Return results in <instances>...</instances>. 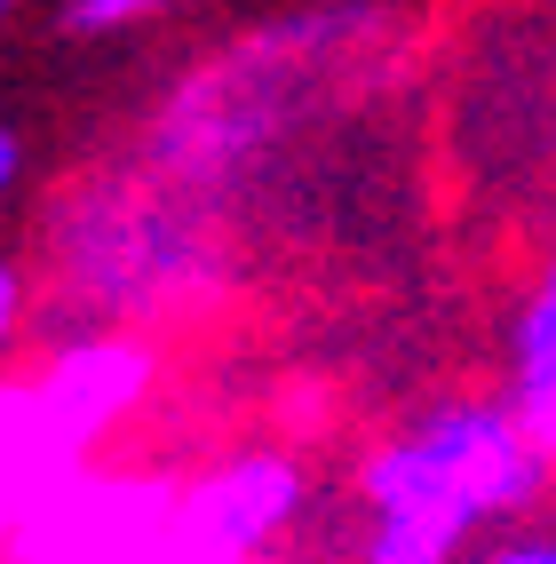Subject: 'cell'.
<instances>
[{"mask_svg":"<svg viewBox=\"0 0 556 564\" xmlns=\"http://www.w3.org/2000/svg\"><path fill=\"white\" fill-rule=\"evenodd\" d=\"M501 405L525 422V437L556 469V254L533 271V286L509 311V390Z\"/></svg>","mask_w":556,"mask_h":564,"instance_id":"5","label":"cell"},{"mask_svg":"<svg viewBox=\"0 0 556 564\" xmlns=\"http://www.w3.org/2000/svg\"><path fill=\"white\" fill-rule=\"evenodd\" d=\"M72 469H88L80 445H64V430L41 413V398H32V382L0 390V549H9L17 517L48 494V485H64Z\"/></svg>","mask_w":556,"mask_h":564,"instance_id":"6","label":"cell"},{"mask_svg":"<svg viewBox=\"0 0 556 564\" xmlns=\"http://www.w3.org/2000/svg\"><path fill=\"white\" fill-rule=\"evenodd\" d=\"M303 501H310V477H303L294 454H231V462H215L207 477L175 485L183 533L222 549V556H271L294 533Z\"/></svg>","mask_w":556,"mask_h":564,"instance_id":"3","label":"cell"},{"mask_svg":"<svg viewBox=\"0 0 556 564\" xmlns=\"http://www.w3.org/2000/svg\"><path fill=\"white\" fill-rule=\"evenodd\" d=\"M0 24H9V0H0Z\"/></svg>","mask_w":556,"mask_h":564,"instance_id":"13","label":"cell"},{"mask_svg":"<svg viewBox=\"0 0 556 564\" xmlns=\"http://www.w3.org/2000/svg\"><path fill=\"white\" fill-rule=\"evenodd\" d=\"M167 9H183V0H64V32H128V24H152V17H167Z\"/></svg>","mask_w":556,"mask_h":564,"instance_id":"9","label":"cell"},{"mask_svg":"<svg viewBox=\"0 0 556 564\" xmlns=\"http://www.w3.org/2000/svg\"><path fill=\"white\" fill-rule=\"evenodd\" d=\"M152 373L160 366H152V350H143L135 334H80V343H64L41 373H32V398H41V413L64 430V445L96 454V445L143 405Z\"/></svg>","mask_w":556,"mask_h":564,"instance_id":"4","label":"cell"},{"mask_svg":"<svg viewBox=\"0 0 556 564\" xmlns=\"http://www.w3.org/2000/svg\"><path fill=\"white\" fill-rule=\"evenodd\" d=\"M17 167H24V143H17L9 128H0V192H9V183H17Z\"/></svg>","mask_w":556,"mask_h":564,"instance_id":"12","label":"cell"},{"mask_svg":"<svg viewBox=\"0 0 556 564\" xmlns=\"http://www.w3.org/2000/svg\"><path fill=\"white\" fill-rule=\"evenodd\" d=\"M461 533H437V524L414 517H366V549L358 564H461Z\"/></svg>","mask_w":556,"mask_h":564,"instance_id":"7","label":"cell"},{"mask_svg":"<svg viewBox=\"0 0 556 564\" xmlns=\"http://www.w3.org/2000/svg\"><path fill=\"white\" fill-rule=\"evenodd\" d=\"M17 326H24V271H17L9 254H0V358H9Z\"/></svg>","mask_w":556,"mask_h":564,"instance_id":"11","label":"cell"},{"mask_svg":"<svg viewBox=\"0 0 556 564\" xmlns=\"http://www.w3.org/2000/svg\"><path fill=\"white\" fill-rule=\"evenodd\" d=\"M469 564H556V533H509L493 549H477Z\"/></svg>","mask_w":556,"mask_h":564,"instance_id":"10","label":"cell"},{"mask_svg":"<svg viewBox=\"0 0 556 564\" xmlns=\"http://www.w3.org/2000/svg\"><path fill=\"white\" fill-rule=\"evenodd\" d=\"M96 564H263V556H222V549L192 541V533H183V517L167 509L160 524H143L135 541H120L111 556H96Z\"/></svg>","mask_w":556,"mask_h":564,"instance_id":"8","label":"cell"},{"mask_svg":"<svg viewBox=\"0 0 556 564\" xmlns=\"http://www.w3.org/2000/svg\"><path fill=\"white\" fill-rule=\"evenodd\" d=\"M215 271L222 247L183 192H80L56 223V279L88 303V318H103L96 334L199 303Z\"/></svg>","mask_w":556,"mask_h":564,"instance_id":"2","label":"cell"},{"mask_svg":"<svg viewBox=\"0 0 556 564\" xmlns=\"http://www.w3.org/2000/svg\"><path fill=\"white\" fill-rule=\"evenodd\" d=\"M541 485H548V454L501 398H437L358 462L366 517H414L461 541L486 517L533 509Z\"/></svg>","mask_w":556,"mask_h":564,"instance_id":"1","label":"cell"}]
</instances>
